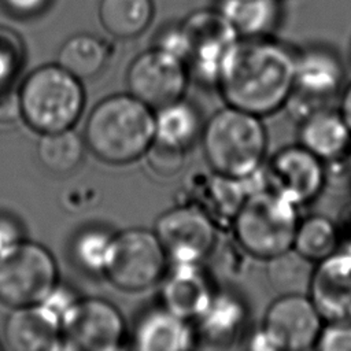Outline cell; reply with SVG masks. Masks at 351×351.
I'll return each mask as SVG.
<instances>
[{
    "mask_svg": "<svg viewBox=\"0 0 351 351\" xmlns=\"http://www.w3.org/2000/svg\"><path fill=\"white\" fill-rule=\"evenodd\" d=\"M299 144L325 163L341 158L351 145V129L339 110L319 108L299 122Z\"/></svg>",
    "mask_w": 351,
    "mask_h": 351,
    "instance_id": "cell-21",
    "label": "cell"
},
{
    "mask_svg": "<svg viewBox=\"0 0 351 351\" xmlns=\"http://www.w3.org/2000/svg\"><path fill=\"white\" fill-rule=\"evenodd\" d=\"M114 233L104 228L90 226L78 232L71 243L74 261L88 273L103 274Z\"/></svg>",
    "mask_w": 351,
    "mask_h": 351,
    "instance_id": "cell-29",
    "label": "cell"
},
{
    "mask_svg": "<svg viewBox=\"0 0 351 351\" xmlns=\"http://www.w3.org/2000/svg\"><path fill=\"white\" fill-rule=\"evenodd\" d=\"M4 340L15 351L63 350L60 319L41 303L14 307L4 322Z\"/></svg>",
    "mask_w": 351,
    "mask_h": 351,
    "instance_id": "cell-17",
    "label": "cell"
},
{
    "mask_svg": "<svg viewBox=\"0 0 351 351\" xmlns=\"http://www.w3.org/2000/svg\"><path fill=\"white\" fill-rule=\"evenodd\" d=\"M267 278L280 293L306 292L314 263L304 259L293 248L266 261Z\"/></svg>",
    "mask_w": 351,
    "mask_h": 351,
    "instance_id": "cell-28",
    "label": "cell"
},
{
    "mask_svg": "<svg viewBox=\"0 0 351 351\" xmlns=\"http://www.w3.org/2000/svg\"><path fill=\"white\" fill-rule=\"evenodd\" d=\"M154 47H158L166 52L176 55L177 58L186 60L188 45L185 40V34L182 32L181 23H167L156 34Z\"/></svg>",
    "mask_w": 351,
    "mask_h": 351,
    "instance_id": "cell-33",
    "label": "cell"
},
{
    "mask_svg": "<svg viewBox=\"0 0 351 351\" xmlns=\"http://www.w3.org/2000/svg\"><path fill=\"white\" fill-rule=\"evenodd\" d=\"M248 310L243 299L232 292H215L206 310L195 319L196 341L213 348L234 343L247 322Z\"/></svg>",
    "mask_w": 351,
    "mask_h": 351,
    "instance_id": "cell-19",
    "label": "cell"
},
{
    "mask_svg": "<svg viewBox=\"0 0 351 351\" xmlns=\"http://www.w3.org/2000/svg\"><path fill=\"white\" fill-rule=\"evenodd\" d=\"M217 8L240 38L270 37L282 21V0H219Z\"/></svg>",
    "mask_w": 351,
    "mask_h": 351,
    "instance_id": "cell-22",
    "label": "cell"
},
{
    "mask_svg": "<svg viewBox=\"0 0 351 351\" xmlns=\"http://www.w3.org/2000/svg\"><path fill=\"white\" fill-rule=\"evenodd\" d=\"M26 60V48L18 32L0 25V88L10 86Z\"/></svg>",
    "mask_w": 351,
    "mask_h": 351,
    "instance_id": "cell-30",
    "label": "cell"
},
{
    "mask_svg": "<svg viewBox=\"0 0 351 351\" xmlns=\"http://www.w3.org/2000/svg\"><path fill=\"white\" fill-rule=\"evenodd\" d=\"M23 239L19 221L12 215L0 213V251Z\"/></svg>",
    "mask_w": 351,
    "mask_h": 351,
    "instance_id": "cell-37",
    "label": "cell"
},
{
    "mask_svg": "<svg viewBox=\"0 0 351 351\" xmlns=\"http://www.w3.org/2000/svg\"><path fill=\"white\" fill-rule=\"evenodd\" d=\"M217 229L203 210L180 203L158 217L154 232L170 263H203L214 252Z\"/></svg>",
    "mask_w": 351,
    "mask_h": 351,
    "instance_id": "cell-11",
    "label": "cell"
},
{
    "mask_svg": "<svg viewBox=\"0 0 351 351\" xmlns=\"http://www.w3.org/2000/svg\"><path fill=\"white\" fill-rule=\"evenodd\" d=\"M155 141L186 151L202 134L203 122L197 110L180 99L154 111Z\"/></svg>",
    "mask_w": 351,
    "mask_h": 351,
    "instance_id": "cell-24",
    "label": "cell"
},
{
    "mask_svg": "<svg viewBox=\"0 0 351 351\" xmlns=\"http://www.w3.org/2000/svg\"><path fill=\"white\" fill-rule=\"evenodd\" d=\"M180 23L188 45L189 75L217 85L222 63L239 34L217 7L192 11Z\"/></svg>",
    "mask_w": 351,
    "mask_h": 351,
    "instance_id": "cell-9",
    "label": "cell"
},
{
    "mask_svg": "<svg viewBox=\"0 0 351 351\" xmlns=\"http://www.w3.org/2000/svg\"><path fill=\"white\" fill-rule=\"evenodd\" d=\"M191 176L186 186L188 200L181 203H191L203 210L217 228H230L236 213L248 195L244 181L215 171Z\"/></svg>",
    "mask_w": 351,
    "mask_h": 351,
    "instance_id": "cell-18",
    "label": "cell"
},
{
    "mask_svg": "<svg viewBox=\"0 0 351 351\" xmlns=\"http://www.w3.org/2000/svg\"><path fill=\"white\" fill-rule=\"evenodd\" d=\"M169 265L154 230L129 228L114 233L103 276L122 291L137 292L160 282Z\"/></svg>",
    "mask_w": 351,
    "mask_h": 351,
    "instance_id": "cell-7",
    "label": "cell"
},
{
    "mask_svg": "<svg viewBox=\"0 0 351 351\" xmlns=\"http://www.w3.org/2000/svg\"><path fill=\"white\" fill-rule=\"evenodd\" d=\"M200 136L204 158L215 173L245 178L265 163L267 132L255 114L226 106L203 123Z\"/></svg>",
    "mask_w": 351,
    "mask_h": 351,
    "instance_id": "cell-3",
    "label": "cell"
},
{
    "mask_svg": "<svg viewBox=\"0 0 351 351\" xmlns=\"http://www.w3.org/2000/svg\"><path fill=\"white\" fill-rule=\"evenodd\" d=\"M58 284V265L40 243L21 239L0 251V302L10 307L41 303Z\"/></svg>",
    "mask_w": 351,
    "mask_h": 351,
    "instance_id": "cell-6",
    "label": "cell"
},
{
    "mask_svg": "<svg viewBox=\"0 0 351 351\" xmlns=\"http://www.w3.org/2000/svg\"><path fill=\"white\" fill-rule=\"evenodd\" d=\"M160 282L162 306L186 321H195L215 293L202 263H170Z\"/></svg>",
    "mask_w": 351,
    "mask_h": 351,
    "instance_id": "cell-16",
    "label": "cell"
},
{
    "mask_svg": "<svg viewBox=\"0 0 351 351\" xmlns=\"http://www.w3.org/2000/svg\"><path fill=\"white\" fill-rule=\"evenodd\" d=\"M266 186L298 207L314 202L328 182L326 163L303 145H287L263 163Z\"/></svg>",
    "mask_w": 351,
    "mask_h": 351,
    "instance_id": "cell-13",
    "label": "cell"
},
{
    "mask_svg": "<svg viewBox=\"0 0 351 351\" xmlns=\"http://www.w3.org/2000/svg\"><path fill=\"white\" fill-rule=\"evenodd\" d=\"M307 295L325 322H351V254L339 250L314 263Z\"/></svg>",
    "mask_w": 351,
    "mask_h": 351,
    "instance_id": "cell-15",
    "label": "cell"
},
{
    "mask_svg": "<svg viewBox=\"0 0 351 351\" xmlns=\"http://www.w3.org/2000/svg\"><path fill=\"white\" fill-rule=\"evenodd\" d=\"M336 225L340 236V250L351 254V203L343 207L336 219Z\"/></svg>",
    "mask_w": 351,
    "mask_h": 351,
    "instance_id": "cell-38",
    "label": "cell"
},
{
    "mask_svg": "<svg viewBox=\"0 0 351 351\" xmlns=\"http://www.w3.org/2000/svg\"><path fill=\"white\" fill-rule=\"evenodd\" d=\"M154 140V110L129 92L101 99L85 122V145L96 158L110 165L140 159Z\"/></svg>",
    "mask_w": 351,
    "mask_h": 351,
    "instance_id": "cell-2",
    "label": "cell"
},
{
    "mask_svg": "<svg viewBox=\"0 0 351 351\" xmlns=\"http://www.w3.org/2000/svg\"><path fill=\"white\" fill-rule=\"evenodd\" d=\"M314 348L319 351H351V322H325Z\"/></svg>",
    "mask_w": 351,
    "mask_h": 351,
    "instance_id": "cell-32",
    "label": "cell"
},
{
    "mask_svg": "<svg viewBox=\"0 0 351 351\" xmlns=\"http://www.w3.org/2000/svg\"><path fill=\"white\" fill-rule=\"evenodd\" d=\"M341 114V117L344 118V121L347 122V125L351 129V81L348 82V85H346L341 96H340V101H339V108H337Z\"/></svg>",
    "mask_w": 351,
    "mask_h": 351,
    "instance_id": "cell-39",
    "label": "cell"
},
{
    "mask_svg": "<svg viewBox=\"0 0 351 351\" xmlns=\"http://www.w3.org/2000/svg\"><path fill=\"white\" fill-rule=\"evenodd\" d=\"M292 248L311 263L333 255L340 250L336 221L322 214H310L300 218Z\"/></svg>",
    "mask_w": 351,
    "mask_h": 351,
    "instance_id": "cell-26",
    "label": "cell"
},
{
    "mask_svg": "<svg viewBox=\"0 0 351 351\" xmlns=\"http://www.w3.org/2000/svg\"><path fill=\"white\" fill-rule=\"evenodd\" d=\"M189 77L182 59L152 45L130 62L126 85L130 95L155 111L182 99Z\"/></svg>",
    "mask_w": 351,
    "mask_h": 351,
    "instance_id": "cell-10",
    "label": "cell"
},
{
    "mask_svg": "<svg viewBox=\"0 0 351 351\" xmlns=\"http://www.w3.org/2000/svg\"><path fill=\"white\" fill-rule=\"evenodd\" d=\"M346 77L340 55L322 44L296 51L295 82L284 108L299 123L314 111L328 107Z\"/></svg>",
    "mask_w": 351,
    "mask_h": 351,
    "instance_id": "cell-8",
    "label": "cell"
},
{
    "mask_svg": "<svg viewBox=\"0 0 351 351\" xmlns=\"http://www.w3.org/2000/svg\"><path fill=\"white\" fill-rule=\"evenodd\" d=\"M85 141L73 129L40 134L37 158L52 174L64 176L74 171L84 159Z\"/></svg>",
    "mask_w": 351,
    "mask_h": 351,
    "instance_id": "cell-27",
    "label": "cell"
},
{
    "mask_svg": "<svg viewBox=\"0 0 351 351\" xmlns=\"http://www.w3.org/2000/svg\"><path fill=\"white\" fill-rule=\"evenodd\" d=\"M155 16L154 0H99L97 18L114 38L130 40L141 36Z\"/></svg>",
    "mask_w": 351,
    "mask_h": 351,
    "instance_id": "cell-23",
    "label": "cell"
},
{
    "mask_svg": "<svg viewBox=\"0 0 351 351\" xmlns=\"http://www.w3.org/2000/svg\"><path fill=\"white\" fill-rule=\"evenodd\" d=\"M53 0H0L5 14L18 19H30L44 14Z\"/></svg>",
    "mask_w": 351,
    "mask_h": 351,
    "instance_id": "cell-34",
    "label": "cell"
},
{
    "mask_svg": "<svg viewBox=\"0 0 351 351\" xmlns=\"http://www.w3.org/2000/svg\"><path fill=\"white\" fill-rule=\"evenodd\" d=\"M325 325L306 292L280 293L263 317L262 329L274 350L304 351L315 347Z\"/></svg>",
    "mask_w": 351,
    "mask_h": 351,
    "instance_id": "cell-14",
    "label": "cell"
},
{
    "mask_svg": "<svg viewBox=\"0 0 351 351\" xmlns=\"http://www.w3.org/2000/svg\"><path fill=\"white\" fill-rule=\"evenodd\" d=\"M296 51L270 37L239 38L226 55L217 88L226 106L266 117L284 108L295 82Z\"/></svg>",
    "mask_w": 351,
    "mask_h": 351,
    "instance_id": "cell-1",
    "label": "cell"
},
{
    "mask_svg": "<svg viewBox=\"0 0 351 351\" xmlns=\"http://www.w3.org/2000/svg\"><path fill=\"white\" fill-rule=\"evenodd\" d=\"M78 299L80 296L71 288L58 282L48 293V296L41 302V304L45 306L52 314H55L62 322L63 315Z\"/></svg>",
    "mask_w": 351,
    "mask_h": 351,
    "instance_id": "cell-35",
    "label": "cell"
},
{
    "mask_svg": "<svg viewBox=\"0 0 351 351\" xmlns=\"http://www.w3.org/2000/svg\"><path fill=\"white\" fill-rule=\"evenodd\" d=\"M299 207L270 188L250 192L232 221L237 244L251 256L262 261L292 248Z\"/></svg>",
    "mask_w": 351,
    "mask_h": 351,
    "instance_id": "cell-5",
    "label": "cell"
},
{
    "mask_svg": "<svg viewBox=\"0 0 351 351\" xmlns=\"http://www.w3.org/2000/svg\"><path fill=\"white\" fill-rule=\"evenodd\" d=\"M63 350L114 351L121 347L125 321L115 304L101 298H80L60 322Z\"/></svg>",
    "mask_w": 351,
    "mask_h": 351,
    "instance_id": "cell-12",
    "label": "cell"
},
{
    "mask_svg": "<svg viewBox=\"0 0 351 351\" xmlns=\"http://www.w3.org/2000/svg\"><path fill=\"white\" fill-rule=\"evenodd\" d=\"M196 335L186 321L163 306L145 311L133 330V346L141 351H186L195 347Z\"/></svg>",
    "mask_w": 351,
    "mask_h": 351,
    "instance_id": "cell-20",
    "label": "cell"
},
{
    "mask_svg": "<svg viewBox=\"0 0 351 351\" xmlns=\"http://www.w3.org/2000/svg\"><path fill=\"white\" fill-rule=\"evenodd\" d=\"M22 119L18 90L11 86L0 88V123L10 125Z\"/></svg>",
    "mask_w": 351,
    "mask_h": 351,
    "instance_id": "cell-36",
    "label": "cell"
},
{
    "mask_svg": "<svg viewBox=\"0 0 351 351\" xmlns=\"http://www.w3.org/2000/svg\"><path fill=\"white\" fill-rule=\"evenodd\" d=\"M18 93L22 119L38 134L73 129L85 107L81 80L58 63L30 71Z\"/></svg>",
    "mask_w": 351,
    "mask_h": 351,
    "instance_id": "cell-4",
    "label": "cell"
},
{
    "mask_svg": "<svg viewBox=\"0 0 351 351\" xmlns=\"http://www.w3.org/2000/svg\"><path fill=\"white\" fill-rule=\"evenodd\" d=\"M0 350H1V344H0Z\"/></svg>",
    "mask_w": 351,
    "mask_h": 351,
    "instance_id": "cell-40",
    "label": "cell"
},
{
    "mask_svg": "<svg viewBox=\"0 0 351 351\" xmlns=\"http://www.w3.org/2000/svg\"><path fill=\"white\" fill-rule=\"evenodd\" d=\"M110 56L108 44L92 33H75L59 48L58 64L78 80L96 77L107 64Z\"/></svg>",
    "mask_w": 351,
    "mask_h": 351,
    "instance_id": "cell-25",
    "label": "cell"
},
{
    "mask_svg": "<svg viewBox=\"0 0 351 351\" xmlns=\"http://www.w3.org/2000/svg\"><path fill=\"white\" fill-rule=\"evenodd\" d=\"M144 156L152 171L162 177H171L181 170L185 151L165 145L154 140Z\"/></svg>",
    "mask_w": 351,
    "mask_h": 351,
    "instance_id": "cell-31",
    "label": "cell"
}]
</instances>
